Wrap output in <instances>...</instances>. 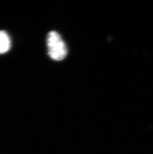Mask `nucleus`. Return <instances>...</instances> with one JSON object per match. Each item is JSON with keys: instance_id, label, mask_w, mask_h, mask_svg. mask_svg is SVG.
I'll list each match as a JSON object with an SVG mask.
<instances>
[{"instance_id": "obj_1", "label": "nucleus", "mask_w": 153, "mask_h": 154, "mask_svg": "<svg viewBox=\"0 0 153 154\" xmlns=\"http://www.w3.org/2000/svg\"><path fill=\"white\" fill-rule=\"evenodd\" d=\"M48 53L52 60L60 61L66 57L68 50L61 35L56 31H51L47 37Z\"/></svg>"}, {"instance_id": "obj_2", "label": "nucleus", "mask_w": 153, "mask_h": 154, "mask_svg": "<svg viewBox=\"0 0 153 154\" xmlns=\"http://www.w3.org/2000/svg\"><path fill=\"white\" fill-rule=\"evenodd\" d=\"M11 47V41L7 32L0 31V54L9 51Z\"/></svg>"}]
</instances>
